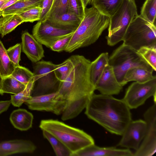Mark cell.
<instances>
[{
    "mask_svg": "<svg viewBox=\"0 0 156 156\" xmlns=\"http://www.w3.org/2000/svg\"><path fill=\"white\" fill-rule=\"evenodd\" d=\"M72 66L65 80L60 82L57 92L66 101L62 114L63 121L73 119L85 108L95 90L90 77L91 62L83 55L70 57Z\"/></svg>",
    "mask_w": 156,
    "mask_h": 156,
    "instance_id": "1",
    "label": "cell"
},
{
    "mask_svg": "<svg viewBox=\"0 0 156 156\" xmlns=\"http://www.w3.org/2000/svg\"><path fill=\"white\" fill-rule=\"evenodd\" d=\"M85 108L89 119L117 135L122 136L132 121L130 109L122 99L112 95L94 93Z\"/></svg>",
    "mask_w": 156,
    "mask_h": 156,
    "instance_id": "2",
    "label": "cell"
},
{
    "mask_svg": "<svg viewBox=\"0 0 156 156\" xmlns=\"http://www.w3.org/2000/svg\"><path fill=\"white\" fill-rule=\"evenodd\" d=\"M84 16L72 34L65 51L71 53L95 43L108 26L109 19L92 6L85 9Z\"/></svg>",
    "mask_w": 156,
    "mask_h": 156,
    "instance_id": "3",
    "label": "cell"
},
{
    "mask_svg": "<svg viewBox=\"0 0 156 156\" xmlns=\"http://www.w3.org/2000/svg\"><path fill=\"white\" fill-rule=\"evenodd\" d=\"M39 127L42 130L47 132L59 140L71 152L72 154L94 144L92 136L83 130L57 120H42Z\"/></svg>",
    "mask_w": 156,
    "mask_h": 156,
    "instance_id": "4",
    "label": "cell"
},
{
    "mask_svg": "<svg viewBox=\"0 0 156 156\" xmlns=\"http://www.w3.org/2000/svg\"><path fill=\"white\" fill-rule=\"evenodd\" d=\"M135 0H123L115 13L109 19L108 44L113 46L122 41L127 28L138 16Z\"/></svg>",
    "mask_w": 156,
    "mask_h": 156,
    "instance_id": "5",
    "label": "cell"
},
{
    "mask_svg": "<svg viewBox=\"0 0 156 156\" xmlns=\"http://www.w3.org/2000/svg\"><path fill=\"white\" fill-rule=\"evenodd\" d=\"M108 64L112 67L118 81L122 85L126 73L131 69L139 67L154 71L137 51L123 44L109 57Z\"/></svg>",
    "mask_w": 156,
    "mask_h": 156,
    "instance_id": "6",
    "label": "cell"
},
{
    "mask_svg": "<svg viewBox=\"0 0 156 156\" xmlns=\"http://www.w3.org/2000/svg\"><path fill=\"white\" fill-rule=\"evenodd\" d=\"M155 25L138 15L131 22L123 37V44L137 51L144 47L156 46Z\"/></svg>",
    "mask_w": 156,
    "mask_h": 156,
    "instance_id": "7",
    "label": "cell"
},
{
    "mask_svg": "<svg viewBox=\"0 0 156 156\" xmlns=\"http://www.w3.org/2000/svg\"><path fill=\"white\" fill-rule=\"evenodd\" d=\"M55 65L50 61H40L34 66V78L37 86L31 96H38L53 92L59 81L55 72Z\"/></svg>",
    "mask_w": 156,
    "mask_h": 156,
    "instance_id": "8",
    "label": "cell"
},
{
    "mask_svg": "<svg viewBox=\"0 0 156 156\" xmlns=\"http://www.w3.org/2000/svg\"><path fill=\"white\" fill-rule=\"evenodd\" d=\"M156 77L144 83H132L127 89L122 99L131 109H135L144 104L148 98L154 97L156 103Z\"/></svg>",
    "mask_w": 156,
    "mask_h": 156,
    "instance_id": "9",
    "label": "cell"
},
{
    "mask_svg": "<svg viewBox=\"0 0 156 156\" xmlns=\"http://www.w3.org/2000/svg\"><path fill=\"white\" fill-rule=\"evenodd\" d=\"M147 130L139 147L133 153L134 156H151L156 151V103H154L144 114Z\"/></svg>",
    "mask_w": 156,
    "mask_h": 156,
    "instance_id": "10",
    "label": "cell"
},
{
    "mask_svg": "<svg viewBox=\"0 0 156 156\" xmlns=\"http://www.w3.org/2000/svg\"><path fill=\"white\" fill-rule=\"evenodd\" d=\"M24 103L31 110L51 112L56 115L62 114L66 104L57 92L31 96Z\"/></svg>",
    "mask_w": 156,
    "mask_h": 156,
    "instance_id": "11",
    "label": "cell"
},
{
    "mask_svg": "<svg viewBox=\"0 0 156 156\" xmlns=\"http://www.w3.org/2000/svg\"><path fill=\"white\" fill-rule=\"evenodd\" d=\"M75 30L59 28L47 22L38 21L34 26L32 33V35L38 42L50 48L55 41L73 34Z\"/></svg>",
    "mask_w": 156,
    "mask_h": 156,
    "instance_id": "12",
    "label": "cell"
},
{
    "mask_svg": "<svg viewBox=\"0 0 156 156\" xmlns=\"http://www.w3.org/2000/svg\"><path fill=\"white\" fill-rule=\"evenodd\" d=\"M147 124L144 120L132 121L123 134L118 145L136 151L143 140L146 132Z\"/></svg>",
    "mask_w": 156,
    "mask_h": 156,
    "instance_id": "13",
    "label": "cell"
},
{
    "mask_svg": "<svg viewBox=\"0 0 156 156\" xmlns=\"http://www.w3.org/2000/svg\"><path fill=\"white\" fill-rule=\"evenodd\" d=\"M94 87L101 94L112 95L119 94L123 86L118 81L112 66L108 64Z\"/></svg>",
    "mask_w": 156,
    "mask_h": 156,
    "instance_id": "14",
    "label": "cell"
},
{
    "mask_svg": "<svg viewBox=\"0 0 156 156\" xmlns=\"http://www.w3.org/2000/svg\"><path fill=\"white\" fill-rule=\"evenodd\" d=\"M129 149L115 147H102L94 144L87 146L73 153L71 156H133Z\"/></svg>",
    "mask_w": 156,
    "mask_h": 156,
    "instance_id": "15",
    "label": "cell"
},
{
    "mask_svg": "<svg viewBox=\"0 0 156 156\" xmlns=\"http://www.w3.org/2000/svg\"><path fill=\"white\" fill-rule=\"evenodd\" d=\"M21 50L32 62L36 63L44 57L42 45L28 32L21 36Z\"/></svg>",
    "mask_w": 156,
    "mask_h": 156,
    "instance_id": "16",
    "label": "cell"
},
{
    "mask_svg": "<svg viewBox=\"0 0 156 156\" xmlns=\"http://www.w3.org/2000/svg\"><path fill=\"white\" fill-rule=\"evenodd\" d=\"M36 147L31 141L15 140L0 143V156H6L19 153H32Z\"/></svg>",
    "mask_w": 156,
    "mask_h": 156,
    "instance_id": "17",
    "label": "cell"
},
{
    "mask_svg": "<svg viewBox=\"0 0 156 156\" xmlns=\"http://www.w3.org/2000/svg\"><path fill=\"white\" fill-rule=\"evenodd\" d=\"M81 20L74 14L67 12L60 15L50 17L46 22L57 28L76 30Z\"/></svg>",
    "mask_w": 156,
    "mask_h": 156,
    "instance_id": "18",
    "label": "cell"
},
{
    "mask_svg": "<svg viewBox=\"0 0 156 156\" xmlns=\"http://www.w3.org/2000/svg\"><path fill=\"white\" fill-rule=\"evenodd\" d=\"M33 114L25 109L19 108L13 111L9 119L13 126L21 131H27L32 126Z\"/></svg>",
    "mask_w": 156,
    "mask_h": 156,
    "instance_id": "19",
    "label": "cell"
},
{
    "mask_svg": "<svg viewBox=\"0 0 156 156\" xmlns=\"http://www.w3.org/2000/svg\"><path fill=\"white\" fill-rule=\"evenodd\" d=\"M153 72L141 67L131 69L126 73L122 85L123 86L131 81L140 83L146 82L156 77L153 75Z\"/></svg>",
    "mask_w": 156,
    "mask_h": 156,
    "instance_id": "20",
    "label": "cell"
},
{
    "mask_svg": "<svg viewBox=\"0 0 156 156\" xmlns=\"http://www.w3.org/2000/svg\"><path fill=\"white\" fill-rule=\"evenodd\" d=\"M43 0H20L0 11V16L18 14L31 8L41 5Z\"/></svg>",
    "mask_w": 156,
    "mask_h": 156,
    "instance_id": "21",
    "label": "cell"
},
{
    "mask_svg": "<svg viewBox=\"0 0 156 156\" xmlns=\"http://www.w3.org/2000/svg\"><path fill=\"white\" fill-rule=\"evenodd\" d=\"M109 57L108 52L102 53L94 61L91 62L90 77L94 86L101 76L105 66L108 64Z\"/></svg>",
    "mask_w": 156,
    "mask_h": 156,
    "instance_id": "22",
    "label": "cell"
},
{
    "mask_svg": "<svg viewBox=\"0 0 156 156\" xmlns=\"http://www.w3.org/2000/svg\"><path fill=\"white\" fill-rule=\"evenodd\" d=\"M123 0H92L91 4L100 13L110 18L115 13Z\"/></svg>",
    "mask_w": 156,
    "mask_h": 156,
    "instance_id": "23",
    "label": "cell"
},
{
    "mask_svg": "<svg viewBox=\"0 0 156 156\" xmlns=\"http://www.w3.org/2000/svg\"><path fill=\"white\" fill-rule=\"evenodd\" d=\"M2 16L0 18V34L2 37L24 22L18 14H9Z\"/></svg>",
    "mask_w": 156,
    "mask_h": 156,
    "instance_id": "24",
    "label": "cell"
},
{
    "mask_svg": "<svg viewBox=\"0 0 156 156\" xmlns=\"http://www.w3.org/2000/svg\"><path fill=\"white\" fill-rule=\"evenodd\" d=\"M15 67L9 58L6 50L0 40V73L2 78L11 75Z\"/></svg>",
    "mask_w": 156,
    "mask_h": 156,
    "instance_id": "25",
    "label": "cell"
},
{
    "mask_svg": "<svg viewBox=\"0 0 156 156\" xmlns=\"http://www.w3.org/2000/svg\"><path fill=\"white\" fill-rule=\"evenodd\" d=\"M26 87V85L11 75L3 78L2 90L3 93H10L16 95L24 90Z\"/></svg>",
    "mask_w": 156,
    "mask_h": 156,
    "instance_id": "26",
    "label": "cell"
},
{
    "mask_svg": "<svg viewBox=\"0 0 156 156\" xmlns=\"http://www.w3.org/2000/svg\"><path fill=\"white\" fill-rule=\"evenodd\" d=\"M42 131L44 137L50 143L56 156H72L71 152L59 140L47 132Z\"/></svg>",
    "mask_w": 156,
    "mask_h": 156,
    "instance_id": "27",
    "label": "cell"
},
{
    "mask_svg": "<svg viewBox=\"0 0 156 156\" xmlns=\"http://www.w3.org/2000/svg\"><path fill=\"white\" fill-rule=\"evenodd\" d=\"M35 82L34 78L24 90L16 94L11 95L10 101L13 106L20 107L31 97Z\"/></svg>",
    "mask_w": 156,
    "mask_h": 156,
    "instance_id": "28",
    "label": "cell"
},
{
    "mask_svg": "<svg viewBox=\"0 0 156 156\" xmlns=\"http://www.w3.org/2000/svg\"><path fill=\"white\" fill-rule=\"evenodd\" d=\"M156 0H146L140 11V16L149 23L155 25Z\"/></svg>",
    "mask_w": 156,
    "mask_h": 156,
    "instance_id": "29",
    "label": "cell"
},
{
    "mask_svg": "<svg viewBox=\"0 0 156 156\" xmlns=\"http://www.w3.org/2000/svg\"><path fill=\"white\" fill-rule=\"evenodd\" d=\"M141 57L156 70V46L144 47L137 51Z\"/></svg>",
    "mask_w": 156,
    "mask_h": 156,
    "instance_id": "30",
    "label": "cell"
},
{
    "mask_svg": "<svg viewBox=\"0 0 156 156\" xmlns=\"http://www.w3.org/2000/svg\"><path fill=\"white\" fill-rule=\"evenodd\" d=\"M11 75L26 86L33 79L34 77L33 73L25 67L20 66L15 67Z\"/></svg>",
    "mask_w": 156,
    "mask_h": 156,
    "instance_id": "31",
    "label": "cell"
},
{
    "mask_svg": "<svg viewBox=\"0 0 156 156\" xmlns=\"http://www.w3.org/2000/svg\"><path fill=\"white\" fill-rule=\"evenodd\" d=\"M72 66V63L70 58L59 64L55 65V72L60 82L65 80L69 73Z\"/></svg>",
    "mask_w": 156,
    "mask_h": 156,
    "instance_id": "32",
    "label": "cell"
},
{
    "mask_svg": "<svg viewBox=\"0 0 156 156\" xmlns=\"http://www.w3.org/2000/svg\"><path fill=\"white\" fill-rule=\"evenodd\" d=\"M68 0H53L48 19L60 15L68 12Z\"/></svg>",
    "mask_w": 156,
    "mask_h": 156,
    "instance_id": "33",
    "label": "cell"
},
{
    "mask_svg": "<svg viewBox=\"0 0 156 156\" xmlns=\"http://www.w3.org/2000/svg\"><path fill=\"white\" fill-rule=\"evenodd\" d=\"M41 5L31 8L18 15L23 20L24 22L38 21L41 13Z\"/></svg>",
    "mask_w": 156,
    "mask_h": 156,
    "instance_id": "34",
    "label": "cell"
},
{
    "mask_svg": "<svg viewBox=\"0 0 156 156\" xmlns=\"http://www.w3.org/2000/svg\"><path fill=\"white\" fill-rule=\"evenodd\" d=\"M85 9L81 0H68V12L74 14L81 20L84 16Z\"/></svg>",
    "mask_w": 156,
    "mask_h": 156,
    "instance_id": "35",
    "label": "cell"
},
{
    "mask_svg": "<svg viewBox=\"0 0 156 156\" xmlns=\"http://www.w3.org/2000/svg\"><path fill=\"white\" fill-rule=\"evenodd\" d=\"M21 51V45L20 43H18L6 50L9 58L16 67L20 66L19 62L20 60Z\"/></svg>",
    "mask_w": 156,
    "mask_h": 156,
    "instance_id": "36",
    "label": "cell"
},
{
    "mask_svg": "<svg viewBox=\"0 0 156 156\" xmlns=\"http://www.w3.org/2000/svg\"><path fill=\"white\" fill-rule=\"evenodd\" d=\"M73 34L56 41L50 48L54 51L58 52L65 51Z\"/></svg>",
    "mask_w": 156,
    "mask_h": 156,
    "instance_id": "37",
    "label": "cell"
},
{
    "mask_svg": "<svg viewBox=\"0 0 156 156\" xmlns=\"http://www.w3.org/2000/svg\"><path fill=\"white\" fill-rule=\"evenodd\" d=\"M53 0H43L41 4V11L39 21L42 22L47 21Z\"/></svg>",
    "mask_w": 156,
    "mask_h": 156,
    "instance_id": "38",
    "label": "cell"
},
{
    "mask_svg": "<svg viewBox=\"0 0 156 156\" xmlns=\"http://www.w3.org/2000/svg\"><path fill=\"white\" fill-rule=\"evenodd\" d=\"M10 100L2 101H0V114L6 111L11 104Z\"/></svg>",
    "mask_w": 156,
    "mask_h": 156,
    "instance_id": "39",
    "label": "cell"
},
{
    "mask_svg": "<svg viewBox=\"0 0 156 156\" xmlns=\"http://www.w3.org/2000/svg\"><path fill=\"white\" fill-rule=\"evenodd\" d=\"M20 0H9L0 9V11L12 5Z\"/></svg>",
    "mask_w": 156,
    "mask_h": 156,
    "instance_id": "40",
    "label": "cell"
},
{
    "mask_svg": "<svg viewBox=\"0 0 156 156\" xmlns=\"http://www.w3.org/2000/svg\"><path fill=\"white\" fill-rule=\"evenodd\" d=\"M81 1L83 7L85 9L88 5L91 4L92 0H81Z\"/></svg>",
    "mask_w": 156,
    "mask_h": 156,
    "instance_id": "41",
    "label": "cell"
},
{
    "mask_svg": "<svg viewBox=\"0 0 156 156\" xmlns=\"http://www.w3.org/2000/svg\"><path fill=\"white\" fill-rule=\"evenodd\" d=\"M3 78L1 76L0 73V94L1 95H3V93L2 90V80Z\"/></svg>",
    "mask_w": 156,
    "mask_h": 156,
    "instance_id": "42",
    "label": "cell"
},
{
    "mask_svg": "<svg viewBox=\"0 0 156 156\" xmlns=\"http://www.w3.org/2000/svg\"><path fill=\"white\" fill-rule=\"evenodd\" d=\"M9 0H0V9Z\"/></svg>",
    "mask_w": 156,
    "mask_h": 156,
    "instance_id": "43",
    "label": "cell"
}]
</instances>
